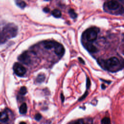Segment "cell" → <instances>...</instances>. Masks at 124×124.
<instances>
[{
  "instance_id": "23",
  "label": "cell",
  "mask_w": 124,
  "mask_h": 124,
  "mask_svg": "<svg viewBox=\"0 0 124 124\" xmlns=\"http://www.w3.org/2000/svg\"><path fill=\"white\" fill-rule=\"evenodd\" d=\"M43 11L45 12V13H48L49 11V9L47 7H45L43 9Z\"/></svg>"
},
{
  "instance_id": "30",
  "label": "cell",
  "mask_w": 124,
  "mask_h": 124,
  "mask_svg": "<svg viewBox=\"0 0 124 124\" xmlns=\"http://www.w3.org/2000/svg\"></svg>"
},
{
  "instance_id": "1",
  "label": "cell",
  "mask_w": 124,
  "mask_h": 124,
  "mask_svg": "<svg viewBox=\"0 0 124 124\" xmlns=\"http://www.w3.org/2000/svg\"><path fill=\"white\" fill-rule=\"evenodd\" d=\"M17 31V27L15 24L8 23L3 27L2 32L6 39H9L16 37Z\"/></svg>"
},
{
  "instance_id": "28",
  "label": "cell",
  "mask_w": 124,
  "mask_h": 124,
  "mask_svg": "<svg viewBox=\"0 0 124 124\" xmlns=\"http://www.w3.org/2000/svg\"><path fill=\"white\" fill-rule=\"evenodd\" d=\"M19 124H26V123H25L24 122H21L19 123Z\"/></svg>"
},
{
  "instance_id": "9",
  "label": "cell",
  "mask_w": 124,
  "mask_h": 124,
  "mask_svg": "<svg viewBox=\"0 0 124 124\" xmlns=\"http://www.w3.org/2000/svg\"><path fill=\"white\" fill-rule=\"evenodd\" d=\"M9 119L8 115L6 111H3L0 112V121L2 122H6Z\"/></svg>"
},
{
  "instance_id": "26",
  "label": "cell",
  "mask_w": 124,
  "mask_h": 124,
  "mask_svg": "<svg viewBox=\"0 0 124 124\" xmlns=\"http://www.w3.org/2000/svg\"><path fill=\"white\" fill-rule=\"evenodd\" d=\"M101 88H102V89H105L106 88V86H105L104 84H102V85H101Z\"/></svg>"
},
{
  "instance_id": "12",
  "label": "cell",
  "mask_w": 124,
  "mask_h": 124,
  "mask_svg": "<svg viewBox=\"0 0 124 124\" xmlns=\"http://www.w3.org/2000/svg\"><path fill=\"white\" fill-rule=\"evenodd\" d=\"M52 15L56 18H59L61 16L62 13L60 10L58 9H54L52 11Z\"/></svg>"
},
{
  "instance_id": "24",
  "label": "cell",
  "mask_w": 124,
  "mask_h": 124,
  "mask_svg": "<svg viewBox=\"0 0 124 124\" xmlns=\"http://www.w3.org/2000/svg\"><path fill=\"white\" fill-rule=\"evenodd\" d=\"M61 98L62 101V102H63V101H64V96H63V95L62 93H61Z\"/></svg>"
},
{
  "instance_id": "27",
  "label": "cell",
  "mask_w": 124,
  "mask_h": 124,
  "mask_svg": "<svg viewBox=\"0 0 124 124\" xmlns=\"http://www.w3.org/2000/svg\"><path fill=\"white\" fill-rule=\"evenodd\" d=\"M79 60H79V61L81 62H82L83 63H84V62L83 61V60L82 59H80V58H79Z\"/></svg>"
},
{
  "instance_id": "21",
  "label": "cell",
  "mask_w": 124,
  "mask_h": 124,
  "mask_svg": "<svg viewBox=\"0 0 124 124\" xmlns=\"http://www.w3.org/2000/svg\"><path fill=\"white\" fill-rule=\"evenodd\" d=\"M91 85V81H90V79L89 78H87V82H86V87L87 88H90Z\"/></svg>"
},
{
  "instance_id": "25",
  "label": "cell",
  "mask_w": 124,
  "mask_h": 124,
  "mask_svg": "<svg viewBox=\"0 0 124 124\" xmlns=\"http://www.w3.org/2000/svg\"><path fill=\"white\" fill-rule=\"evenodd\" d=\"M87 124H93V120L91 119L88 120Z\"/></svg>"
},
{
  "instance_id": "13",
  "label": "cell",
  "mask_w": 124,
  "mask_h": 124,
  "mask_svg": "<svg viewBox=\"0 0 124 124\" xmlns=\"http://www.w3.org/2000/svg\"><path fill=\"white\" fill-rule=\"evenodd\" d=\"M16 4L21 8H24L26 6V3L22 0H16Z\"/></svg>"
},
{
  "instance_id": "14",
  "label": "cell",
  "mask_w": 124,
  "mask_h": 124,
  "mask_svg": "<svg viewBox=\"0 0 124 124\" xmlns=\"http://www.w3.org/2000/svg\"><path fill=\"white\" fill-rule=\"evenodd\" d=\"M45 79V76L44 74H40L38 75L36 78V80L38 83H41Z\"/></svg>"
},
{
  "instance_id": "6",
  "label": "cell",
  "mask_w": 124,
  "mask_h": 124,
  "mask_svg": "<svg viewBox=\"0 0 124 124\" xmlns=\"http://www.w3.org/2000/svg\"><path fill=\"white\" fill-rule=\"evenodd\" d=\"M107 8L110 10H115L119 8L120 3L116 0H108L106 2Z\"/></svg>"
},
{
  "instance_id": "2",
  "label": "cell",
  "mask_w": 124,
  "mask_h": 124,
  "mask_svg": "<svg viewBox=\"0 0 124 124\" xmlns=\"http://www.w3.org/2000/svg\"><path fill=\"white\" fill-rule=\"evenodd\" d=\"M104 66L108 70L112 71L115 70L116 68L120 66V62L119 60L115 57H113L109 58L104 62Z\"/></svg>"
},
{
  "instance_id": "7",
  "label": "cell",
  "mask_w": 124,
  "mask_h": 124,
  "mask_svg": "<svg viewBox=\"0 0 124 124\" xmlns=\"http://www.w3.org/2000/svg\"><path fill=\"white\" fill-rule=\"evenodd\" d=\"M54 52L59 56H62L64 53V48L62 45L56 42L54 46Z\"/></svg>"
},
{
  "instance_id": "31",
  "label": "cell",
  "mask_w": 124,
  "mask_h": 124,
  "mask_svg": "<svg viewBox=\"0 0 124 124\" xmlns=\"http://www.w3.org/2000/svg\"></svg>"
},
{
  "instance_id": "4",
  "label": "cell",
  "mask_w": 124,
  "mask_h": 124,
  "mask_svg": "<svg viewBox=\"0 0 124 124\" xmlns=\"http://www.w3.org/2000/svg\"><path fill=\"white\" fill-rule=\"evenodd\" d=\"M13 70L15 73L19 77H22L26 72V68L21 64L16 62L13 65Z\"/></svg>"
},
{
  "instance_id": "16",
  "label": "cell",
  "mask_w": 124,
  "mask_h": 124,
  "mask_svg": "<svg viewBox=\"0 0 124 124\" xmlns=\"http://www.w3.org/2000/svg\"><path fill=\"white\" fill-rule=\"evenodd\" d=\"M69 14L71 18H76L77 17V14L75 13V11L73 9H70L68 11Z\"/></svg>"
},
{
  "instance_id": "18",
  "label": "cell",
  "mask_w": 124,
  "mask_h": 124,
  "mask_svg": "<svg viewBox=\"0 0 124 124\" xmlns=\"http://www.w3.org/2000/svg\"><path fill=\"white\" fill-rule=\"evenodd\" d=\"M27 90L26 87L25 86H23L21 87L19 91V93L22 95H24L27 93Z\"/></svg>"
},
{
  "instance_id": "11",
  "label": "cell",
  "mask_w": 124,
  "mask_h": 124,
  "mask_svg": "<svg viewBox=\"0 0 124 124\" xmlns=\"http://www.w3.org/2000/svg\"><path fill=\"white\" fill-rule=\"evenodd\" d=\"M19 111L20 113L21 114H25L27 112V105L25 103H23L20 107H19Z\"/></svg>"
},
{
  "instance_id": "19",
  "label": "cell",
  "mask_w": 124,
  "mask_h": 124,
  "mask_svg": "<svg viewBox=\"0 0 124 124\" xmlns=\"http://www.w3.org/2000/svg\"><path fill=\"white\" fill-rule=\"evenodd\" d=\"M88 92L87 91L85 92V93H84V94L81 97H80V98H79L78 101H80L82 100L83 99H84L88 95Z\"/></svg>"
},
{
  "instance_id": "10",
  "label": "cell",
  "mask_w": 124,
  "mask_h": 124,
  "mask_svg": "<svg viewBox=\"0 0 124 124\" xmlns=\"http://www.w3.org/2000/svg\"><path fill=\"white\" fill-rule=\"evenodd\" d=\"M85 47L89 52L91 53H94L97 51V48L92 44H86Z\"/></svg>"
},
{
  "instance_id": "20",
  "label": "cell",
  "mask_w": 124,
  "mask_h": 124,
  "mask_svg": "<svg viewBox=\"0 0 124 124\" xmlns=\"http://www.w3.org/2000/svg\"><path fill=\"white\" fill-rule=\"evenodd\" d=\"M34 118L36 120H37V121H39V120L42 118V115H41L40 113H37V114H36L35 115Z\"/></svg>"
},
{
  "instance_id": "17",
  "label": "cell",
  "mask_w": 124,
  "mask_h": 124,
  "mask_svg": "<svg viewBox=\"0 0 124 124\" xmlns=\"http://www.w3.org/2000/svg\"><path fill=\"white\" fill-rule=\"evenodd\" d=\"M101 124H111L110 120L108 117H104L101 120Z\"/></svg>"
},
{
  "instance_id": "22",
  "label": "cell",
  "mask_w": 124,
  "mask_h": 124,
  "mask_svg": "<svg viewBox=\"0 0 124 124\" xmlns=\"http://www.w3.org/2000/svg\"><path fill=\"white\" fill-rule=\"evenodd\" d=\"M75 124H85V123L83 119H79L75 123Z\"/></svg>"
},
{
  "instance_id": "29",
  "label": "cell",
  "mask_w": 124,
  "mask_h": 124,
  "mask_svg": "<svg viewBox=\"0 0 124 124\" xmlns=\"http://www.w3.org/2000/svg\"><path fill=\"white\" fill-rule=\"evenodd\" d=\"M122 0V2H123V1H124V0Z\"/></svg>"
},
{
  "instance_id": "3",
  "label": "cell",
  "mask_w": 124,
  "mask_h": 124,
  "mask_svg": "<svg viewBox=\"0 0 124 124\" xmlns=\"http://www.w3.org/2000/svg\"><path fill=\"white\" fill-rule=\"evenodd\" d=\"M97 30V29L94 28H91L85 31L84 35L88 41L93 42L97 39L98 33Z\"/></svg>"
},
{
  "instance_id": "15",
  "label": "cell",
  "mask_w": 124,
  "mask_h": 124,
  "mask_svg": "<svg viewBox=\"0 0 124 124\" xmlns=\"http://www.w3.org/2000/svg\"><path fill=\"white\" fill-rule=\"evenodd\" d=\"M7 40L6 38L4 35L2 31H0V45L4 44Z\"/></svg>"
},
{
  "instance_id": "8",
  "label": "cell",
  "mask_w": 124,
  "mask_h": 124,
  "mask_svg": "<svg viewBox=\"0 0 124 124\" xmlns=\"http://www.w3.org/2000/svg\"><path fill=\"white\" fill-rule=\"evenodd\" d=\"M56 41H45L43 42V46L46 49H49L54 47Z\"/></svg>"
},
{
  "instance_id": "5",
  "label": "cell",
  "mask_w": 124,
  "mask_h": 124,
  "mask_svg": "<svg viewBox=\"0 0 124 124\" xmlns=\"http://www.w3.org/2000/svg\"><path fill=\"white\" fill-rule=\"evenodd\" d=\"M18 60L19 62L25 64H29L31 63V58L28 51L24 52L18 57Z\"/></svg>"
}]
</instances>
